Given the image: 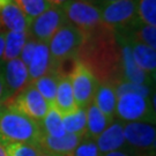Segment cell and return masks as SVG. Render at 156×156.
Listing matches in <instances>:
<instances>
[{
  "instance_id": "obj_3",
  "label": "cell",
  "mask_w": 156,
  "mask_h": 156,
  "mask_svg": "<svg viewBox=\"0 0 156 156\" xmlns=\"http://www.w3.org/2000/svg\"><path fill=\"white\" fill-rule=\"evenodd\" d=\"M116 117L123 123L144 122L155 124V93H153L151 98L132 93L117 96Z\"/></svg>"
},
{
  "instance_id": "obj_18",
  "label": "cell",
  "mask_w": 156,
  "mask_h": 156,
  "mask_svg": "<svg viewBox=\"0 0 156 156\" xmlns=\"http://www.w3.org/2000/svg\"><path fill=\"white\" fill-rule=\"evenodd\" d=\"M55 106L57 108V110L60 112L62 116L73 113L79 109L75 103V100H74L69 76H59Z\"/></svg>"
},
{
  "instance_id": "obj_34",
  "label": "cell",
  "mask_w": 156,
  "mask_h": 156,
  "mask_svg": "<svg viewBox=\"0 0 156 156\" xmlns=\"http://www.w3.org/2000/svg\"><path fill=\"white\" fill-rule=\"evenodd\" d=\"M51 6H58V7H62V5H65L66 2L71 1V0H46Z\"/></svg>"
},
{
  "instance_id": "obj_6",
  "label": "cell",
  "mask_w": 156,
  "mask_h": 156,
  "mask_svg": "<svg viewBox=\"0 0 156 156\" xmlns=\"http://www.w3.org/2000/svg\"><path fill=\"white\" fill-rule=\"evenodd\" d=\"M100 11L103 23L120 33L138 20V0H117L100 7Z\"/></svg>"
},
{
  "instance_id": "obj_31",
  "label": "cell",
  "mask_w": 156,
  "mask_h": 156,
  "mask_svg": "<svg viewBox=\"0 0 156 156\" xmlns=\"http://www.w3.org/2000/svg\"><path fill=\"white\" fill-rule=\"evenodd\" d=\"M7 101H8V95H7L5 80H4L2 68H1V65H0V103H6Z\"/></svg>"
},
{
  "instance_id": "obj_27",
  "label": "cell",
  "mask_w": 156,
  "mask_h": 156,
  "mask_svg": "<svg viewBox=\"0 0 156 156\" xmlns=\"http://www.w3.org/2000/svg\"><path fill=\"white\" fill-rule=\"evenodd\" d=\"M138 20L140 22L156 26V0H138Z\"/></svg>"
},
{
  "instance_id": "obj_19",
  "label": "cell",
  "mask_w": 156,
  "mask_h": 156,
  "mask_svg": "<svg viewBox=\"0 0 156 156\" xmlns=\"http://www.w3.org/2000/svg\"><path fill=\"white\" fill-rule=\"evenodd\" d=\"M86 117H87L86 135L94 140L97 139V136L112 123V120H110L100 111V109L95 105L94 102H91L86 108Z\"/></svg>"
},
{
  "instance_id": "obj_23",
  "label": "cell",
  "mask_w": 156,
  "mask_h": 156,
  "mask_svg": "<svg viewBox=\"0 0 156 156\" xmlns=\"http://www.w3.org/2000/svg\"><path fill=\"white\" fill-rule=\"evenodd\" d=\"M43 132L53 138H60L66 134V131L64 128L62 124V117L60 112L57 110L55 105L49 106V110L46 112L45 117L41 122Z\"/></svg>"
},
{
  "instance_id": "obj_26",
  "label": "cell",
  "mask_w": 156,
  "mask_h": 156,
  "mask_svg": "<svg viewBox=\"0 0 156 156\" xmlns=\"http://www.w3.org/2000/svg\"><path fill=\"white\" fill-rule=\"evenodd\" d=\"M7 156H39L43 149L38 145L22 142H5Z\"/></svg>"
},
{
  "instance_id": "obj_15",
  "label": "cell",
  "mask_w": 156,
  "mask_h": 156,
  "mask_svg": "<svg viewBox=\"0 0 156 156\" xmlns=\"http://www.w3.org/2000/svg\"><path fill=\"white\" fill-rule=\"evenodd\" d=\"M29 20L13 1L0 9V28L5 31H27Z\"/></svg>"
},
{
  "instance_id": "obj_38",
  "label": "cell",
  "mask_w": 156,
  "mask_h": 156,
  "mask_svg": "<svg viewBox=\"0 0 156 156\" xmlns=\"http://www.w3.org/2000/svg\"><path fill=\"white\" fill-rule=\"evenodd\" d=\"M12 1H13V0H0V9H1L2 7H5L6 5H8Z\"/></svg>"
},
{
  "instance_id": "obj_39",
  "label": "cell",
  "mask_w": 156,
  "mask_h": 156,
  "mask_svg": "<svg viewBox=\"0 0 156 156\" xmlns=\"http://www.w3.org/2000/svg\"><path fill=\"white\" fill-rule=\"evenodd\" d=\"M138 156H156L155 155V151H151V153H145V154H141V155Z\"/></svg>"
},
{
  "instance_id": "obj_2",
  "label": "cell",
  "mask_w": 156,
  "mask_h": 156,
  "mask_svg": "<svg viewBox=\"0 0 156 156\" xmlns=\"http://www.w3.org/2000/svg\"><path fill=\"white\" fill-rule=\"evenodd\" d=\"M43 133L39 122L5 104L0 115V138L5 142L38 145Z\"/></svg>"
},
{
  "instance_id": "obj_10",
  "label": "cell",
  "mask_w": 156,
  "mask_h": 156,
  "mask_svg": "<svg viewBox=\"0 0 156 156\" xmlns=\"http://www.w3.org/2000/svg\"><path fill=\"white\" fill-rule=\"evenodd\" d=\"M4 104L16 109L17 111L22 112L23 115L39 123L43 120L49 110V104L34 87L33 83L28 84L24 89Z\"/></svg>"
},
{
  "instance_id": "obj_4",
  "label": "cell",
  "mask_w": 156,
  "mask_h": 156,
  "mask_svg": "<svg viewBox=\"0 0 156 156\" xmlns=\"http://www.w3.org/2000/svg\"><path fill=\"white\" fill-rule=\"evenodd\" d=\"M83 41V34L69 22L64 23L49 41L52 66L67 58H76Z\"/></svg>"
},
{
  "instance_id": "obj_28",
  "label": "cell",
  "mask_w": 156,
  "mask_h": 156,
  "mask_svg": "<svg viewBox=\"0 0 156 156\" xmlns=\"http://www.w3.org/2000/svg\"><path fill=\"white\" fill-rule=\"evenodd\" d=\"M115 89H116V94L117 96L123 94H127V93H132V94H139L141 96H144L146 98H151L153 93H151V87L148 86H142V84H135L131 83L127 81H119L116 86H115Z\"/></svg>"
},
{
  "instance_id": "obj_14",
  "label": "cell",
  "mask_w": 156,
  "mask_h": 156,
  "mask_svg": "<svg viewBox=\"0 0 156 156\" xmlns=\"http://www.w3.org/2000/svg\"><path fill=\"white\" fill-rule=\"evenodd\" d=\"M83 136L76 134L66 133L60 138H53L43 133L39 139V147L46 151L56 153L62 156H72L74 149L78 147Z\"/></svg>"
},
{
  "instance_id": "obj_7",
  "label": "cell",
  "mask_w": 156,
  "mask_h": 156,
  "mask_svg": "<svg viewBox=\"0 0 156 156\" xmlns=\"http://www.w3.org/2000/svg\"><path fill=\"white\" fill-rule=\"evenodd\" d=\"M124 138L126 147L136 155L155 151L156 129L154 124L144 122L124 123Z\"/></svg>"
},
{
  "instance_id": "obj_40",
  "label": "cell",
  "mask_w": 156,
  "mask_h": 156,
  "mask_svg": "<svg viewBox=\"0 0 156 156\" xmlns=\"http://www.w3.org/2000/svg\"><path fill=\"white\" fill-rule=\"evenodd\" d=\"M4 108H5V104L4 103H0V115H1V112L4 110Z\"/></svg>"
},
{
  "instance_id": "obj_13",
  "label": "cell",
  "mask_w": 156,
  "mask_h": 156,
  "mask_svg": "<svg viewBox=\"0 0 156 156\" xmlns=\"http://www.w3.org/2000/svg\"><path fill=\"white\" fill-rule=\"evenodd\" d=\"M101 155L115 151L126 147L124 138V123L120 120H113L108 127L95 140Z\"/></svg>"
},
{
  "instance_id": "obj_32",
  "label": "cell",
  "mask_w": 156,
  "mask_h": 156,
  "mask_svg": "<svg viewBox=\"0 0 156 156\" xmlns=\"http://www.w3.org/2000/svg\"><path fill=\"white\" fill-rule=\"evenodd\" d=\"M102 156H138L134 151H132L129 148L125 147V148H122V149H118V151H110V153H106Z\"/></svg>"
},
{
  "instance_id": "obj_21",
  "label": "cell",
  "mask_w": 156,
  "mask_h": 156,
  "mask_svg": "<svg viewBox=\"0 0 156 156\" xmlns=\"http://www.w3.org/2000/svg\"><path fill=\"white\" fill-rule=\"evenodd\" d=\"M58 80H59V75L55 71H51L48 74H45L37 80H35L34 82H31L34 84V87L37 89V91L46 101L49 106L55 105Z\"/></svg>"
},
{
  "instance_id": "obj_9",
  "label": "cell",
  "mask_w": 156,
  "mask_h": 156,
  "mask_svg": "<svg viewBox=\"0 0 156 156\" xmlns=\"http://www.w3.org/2000/svg\"><path fill=\"white\" fill-rule=\"evenodd\" d=\"M67 20L62 7L50 6L44 13L35 17L28 28V36L37 42L48 44L53 34L62 27Z\"/></svg>"
},
{
  "instance_id": "obj_25",
  "label": "cell",
  "mask_w": 156,
  "mask_h": 156,
  "mask_svg": "<svg viewBox=\"0 0 156 156\" xmlns=\"http://www.w3.org/2000/svg\"><path fill=\"white\" fill-rule=\"evenodd\" d=\"M13 2L23 12L29 22L44 13L51 6L46 0H13Z\"/></svg>"
},
{
  "instance_id": "obj_1",
  "label": "cell",
  "mask_w": 156,
  "mask_h": 156,
  "mask_svg": "<svg viewBox=\"0 0 156 156\" xmlns=\"http://www.w3.org/2000/svg\"><path fill=\"white\" fill-rule=\"evenodd\" d=\"M76 59L94 74L100 83L116 86L123 80L120 46L116 33L105 24L83 35Z\"/></svg>"
},
{
  "instance_id": "obj_8",
  "label": "cell",
  "mask_w": 156,
  "mask_h": 156,
  "mask_svg": "<svg viewBox=\"0 0 156 156\" xmlns=\"http://www.w3.org/2000/svg\"><path fill=\"white\" fill-rule=\"evenodd\" d=\"M74 100L78 108L86 109L94 100L95 93L98 87V80L82 62L76 60V64L69 74Z\"/></svg>"
},
{
  "instance_id": "obj_16",
  "label": "cell",
  "mask_w": 156,
  "mask_h": 156,
  "mask_svg": "<svg viewBox=\"0 0 156 156\" xmlns=\"http://www.w3.org/2000/svg\"><path fill=\"white\" fill-rule=\"evenodd\" d=\"M51 71H52V59H51L49 46L45 43L37 42L31 60L28 65L30 83Z\"/></svg>"
},
{
  "instance_id": "obj_30",
  "label": "cell",
  "mask_w": 156,
  "mask_h": 156,
  "mask_svg": "<svg viewBox=\"0 0 156 156\" xmlns=\"http://www.w3.org/2000/svg\"><path fill=\"white\" fill-rule=\"evenodd\" d=\"M36 44H37V41H35L34 38H31V37L28 36L27 42H26V44L23 45L22 51H21V53H20V57H19V58L22 60V62L27 67H28L29 62L31 60V57H33V55H34Z\"/></svg>"
},
{
  "instance_id": "obj_37",
  "label": "cell",
  "mask_w": 156,
  "mask_h": 156,
  "mask_svg": "<svg viewBox=\"0 0 156 156\" xmlns=\"http://www.w3.org/2000/svg\"><path fill=\"white\" fill-rule=\"evenodd\" d=\"M39 156H62V155H59V154H56V153H51V151H43L42 153H41V155Z\"/></svg>"
},
{
  "instance_id": "obj_24",
  "label": "cell",
  "mask_w": 156,
  "mask_h": 156,
  "mask_svg": "<svg viewBox=\"0 0 156 156\" xmlns=\"http://www.w3.org/2000/svg\"><path fill=\"white\" fill-rule=\"evenodd\" d=\"M62 124L66 133L76 134L84 136L86 135V125H87V117H86V109L79 108L73 113L62 116Z\"/></svg>"
},
{
  "instance_id": "obj_41",
  "label": "cell",
  "mask_w": 156,
  "mask_h": 156,
  "mask_svg": "<svg viewBox=\"0 0 156 156\" xmlns=\"http://www.w3.org/2000/svg\"><path fill=\"white\" fill-rule=\"evenodd\" d=\"M83 1H88V2H91V4L96 5V0H83Z\"/></svg>"
},
{
  "instance_id": "obj_22",
  "label": "cell",
  "mask_w": 156,
  "mask_h": 156,
  "mask_svg": "<svg viewBox=\"0 0 156 156\" xmlns=\"http://www.w3.org/2000/svg\"><path fill=\"white\" fill-rule=\"evenodd\" d=\"M27 38H28V33L27 31H22V33L6 31L2 62L19 58L21 51H22L23 45L27 42Z\"/></svg>"
},
{
  "instance_id": "obj_11",
  "label": "cell",
  "mask_w": 156,
  "mask_h": 156,
  "mask_svg": "<svg viewBox=\"0 0 156 156\" xmlns=\"http://www.w3.org/2000/svg\"><path fill=\"white\" fill-rule=\"evenodd\" d=\"M117 36V35H116ZM117 41L120 46V56H122V74H123V80L127 81L131 83L142 84V86H148L151 87V75H149L147 72H145L141 67L138 66L135 62L132 55V49H131V43L127 39L117 36Z\"/></svg>"
},
{
  "instance_id": "obj_35",
  "label": "cell",
  "mask_w": 156,
  "mask_h": 156,
  "mask_svg": "<svg viewBox=\"0 0 156 156\" xmlns=\"http://www.w3.org/2000/svg\"><path fill=\"white\" fill-rule=\"evenodd\" d=\"M0 156H7V153H6V146H5V141L0 138Z\"/></svg>"
},
{
  "instance_id": "obj_20",
  "label": "cell",
  "mask_w": 156,
  "mask_h": 156,
  "mask_svg": "<svg viewBox=\"0 0 156 156\" xmlns=\"http://www.w3.org/2000/svg\"><path fill=\"white\" fill-rule=\"evenodd\" d=\"M131 43L132 55L138 66L141 67L145 72L155 78L156 72V51L151 46L141 43Z\"/></svg>"
},
{
  "instance_id": "obj_17",
  "label": "cell",
  "mask_w": 156,
  "mask_h": 156,
  "mask_svg": "<svg viewBox=\"0 0 156 156\" xmlns=\"http://www.w3.org/2000/svg\"><path fill=\"white\" fill-rule=\"evenodd\" d=\"M93 102L100 109V111L110 120H115L116 117V105H117V94L115 86L111 83H100L95 93Z\"/></svg>"
},
{
  "instance_id": "obj_5",
  "label": "cell",
  "mask_w": 156,
  "mask_h": 156,
  "mask_svg": "<svg viewBox=\"0 0 156 156\" xmlns=\"http://www.w3.org/2000/svg\"><path fill=\"white\" fill-rule=\"evenodd\" d=\"M67 22L86 35L102 27L104 23L101 17L100 7L83 0H71L62 6Z\"/></svg>"
},
{
  "instance_id": "obj_29",
  "label": "cell",
  "mask_w": 156,
  "mask_h": 156,
  "mask_svg": "<svg viewBox=\"0 0 156 156\" xmlns=\"http://www.w3.org/2000/svg\"><path fill=\"white\" fill-rule=\"evenodd\" d=\"M72 156H102L98 147L96 145L94 139H90L87 135H84L80 141L78 147L74 149Z\"/></svg>"
},
{
  "instance_id": "obj_33",
  "label": "cell",
  "mask_w": 156,
  "mask_h": 156,
  "mask_svg": "<svg viewBox=\"0 0 156 156\" xmlns=\"http://www.w3.org/2000/svg\"><path fill=\"white\" fill-rule=\"evenodd\" d=\"M5 36L6 31L0 28V65L2 62V55H4V49H5Z\"/></svg>"
},
{
  "instance_id": "obj_36",
  "label": "cell",
  "mask_w": 156,
  "mask_h": 156,
  "mask_svg": "<svg viewBox=\"0 0 156 156\" xmlns=\"http://www.w3.org/2000/svg\"><path fill=\"white\" fill-rule=\"evenodd\" d=\"M113 1H117V0H96V5L98 7H102V6H105L110 2H113Z\"/></svg>"
},
{
  "instance_id": "obj_12",
  "label": "cell",
  "mask_w": 156,
  "mask_h": 156,
  "mask_svg": "<svg viewBox=\"0 0 156 156\" xmlns=\"http://www.w3.org/2000/svg\"><path fill=\"white\" fill-rule=\"evenodd\" d=\"M2 64H5L1 65V68H2L7 95H8V100H11L12 97H14L28 84H30L28 67L23 64L20 58H15Z\"/></svg>"
}]
</instances>
